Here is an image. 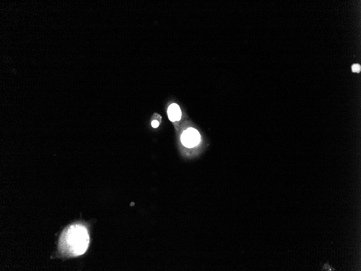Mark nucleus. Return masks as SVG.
Returning <instances> with one entry per match:
<instances>
[{
  "instance_id": "obj_4",
  "label": "nucleus",
  "mask_w": 361,
  "mask_h": 271,
  "mask_svg": "<svg viewBox=\"0 0 361 271\" xmlns=\"http://www.w3.org/2000/svg\"><path fill=\"white\" fill-rule=\"evenodd\" d=\"M360 69H361V67H360L359 64H354L353 67H352V70L354 72H359V71H360Z\"/></svg>"
},
{
  "instance_id": "obj_3",
  "label": "nucleus",
  "mask_w": 361,
  "mask_h": 271,
  "mask_svg": "<svg viewBox=\"0 0 361 271\" xmlns=\"http://www.w3.org/2000/svg\"><path fill=\"white\" fill-rule=\"evenodd\" d=\"M168 116L171 121H179L181 119L182 112L179 105L176 103H172L169 106L168 109Z\"/></svg>"
},
{
  "instance_id": "obj_5",
  "label": "nucleus",
  "mask_w": 361,
  "mask_h": 271,
  "mask_svg": "<svg viewBox=\"0 0 361 271\" xmlns=\"http://www.w3.org/2000/svg\"><path fill=\"white\" fill-rule=\"evenodd\" d=\"M323 269L324 270H326V271H334L335 269H333V267H331L328 263L325 264V265L323 266Z\"/></svg>"
},
{
  "instance_id": "obj_2",
  "label": "nucleus",
  "mask_w": 361,
  "mask_h": 271,
  "mask_svg": "<svg viewBox=\"0 0 361 271\" xmlns=\"http://www.w3.org/2000/svg\"><path fill=\"white\" fill-rule=\"evenodd\" d=\"M201 136L198 130L193 128H189L183 132L180 137V141L185 147L189 148H193L200 143Z\"/></svg>"
},
{
  "instance_id": "obj_1",
  "label": "nucleus",
  "mask_w": 361,
  "mask_h": 271,
  "mask_svg": "<svg viewBox=\"0 0 361 271\" xmlns=\"http://www.w3.org/2000/svg\"><path fill=\"white\" fill-rule=\"evenodd\" d=\"M65 239L68 248L75 256L83 254L87 250L89 243L87 229L81 225L70 227L66 233Z\"/></svg>"
},
{
  "instance_id": "obj_6",
  "label": "nucleus",
  "mask_w": 361,
  "mask_h": 271,
  "mask_svg": "<svg viewBox=\"0 0 361 271\" xmlns=\"http://www.w3.org/2000/svg\"><path fill=\"white\" fill-rule=\"evenodd\" d=\"M159 122L157 121V120H154L153 121L151 122V126L154 128H157L159 126Z\"/></svg>"
}]
</instances>
